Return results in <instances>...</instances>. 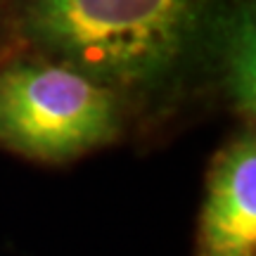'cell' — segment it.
Returning a JSON list of instances; mask_svg holds the SVG:
<instances>
[{
	"label": "cell",
	"mask_w": 256,
	"mask_h": 256,
	"mask_svg": "<svg viewBox=\"0 0 256 256\" xmlns=\"http://www.w3.org/2000/svg\"><path fill=\"white\" fill-rule=\"evenodd\" d=\"M119 133L116 90L60 60L0 72V145L38 162H69Z\"/></svg>",
	"instance_id": "obj_2"
},
{
	"label": "cell",
	"mask_w": 256,
	"mask_h": 256,
	"mask_svg": "<svg viewBox=\"0 0 256 256\" xmlns=\"http://www.w3.org/2000/svg\"><path fill=\"white\" fill-rule=\"evenodd\" d=\"M256 142L247 130L220 150L209 171L197 256H254Z\"/></svg>",
	"instance_id": "obj_3"
},
{
	"label": "cell",
	"mask_w": 256,
	"mask_h": 256,
	"mask_svg": "<svg viewBox=\"0 0 256 256\" xmlns=\"http://www.w3.org/2000/svg\"><path fill=\"white\" fill-rule=\"evenodd\" d=\"M200 0H26V31L110 88L152 83L188 48Z\"/></svg>",
	"instance_id": "obj_1"
},
{
	"label": "cell",
	"mask_w": 256,
	"mask_h": 256,
	"mask_svg": "<svg viewBox=\"0 0 256 256\" xmlns=\"http://www.w3.org/2000/svg\"><path fill=\"white\" fill-rule=\"evenodd\" d=\"M254 14L252 10H242L230 22L226 38V69H228V90L232 102L242 114H254L256 88H254Z\"/></svg>",
	"instance_id": "obj_4"
}]
</instances>
